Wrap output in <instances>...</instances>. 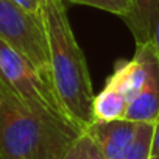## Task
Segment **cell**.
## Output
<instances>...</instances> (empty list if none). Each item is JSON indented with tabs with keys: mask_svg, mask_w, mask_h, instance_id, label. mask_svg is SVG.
Returning <instances> with one entry per match:
<instances>
[{
	"mask_svg": "<svg viewBox=\"0 0 159 159\" xmlns=\"http://www.w3.org/2000/svg\"><path fill=\"white\" fill-rule=\"evenodd\" d=\"M154 47V52L157 55L159 59V3H157V13H156V19H154V25H153V31H151V41H150Z\"/></svg>",
	"mask_w": 159,
	"mask_h": 159,
	"instance_id": "2e32d148",
	"label": "cell"
},
{
	"mask_svg": "<svg viewBox=\"0 0 159 159\" xmlns=\"http://www.w3.org/2000/svg\"><path fill=\"white\" fill-rule=\"evenodd\" d=\"M139 125L140 123L125 119L114 122H94L84 133L98 145L105 159H119L134 142Z\"/></svg>",
	"mask_w": 159,
	"mask_h": 159,
	"instance_id": "8992f818",
	"label": "cell"
},
{
	"mask_svg": "<svg viewBox=\"0 0 159 159\" xmlns=\"http://www.w3.org/2000/svg\"><path fill=\"white\" fill-rule=\"evenodd\" d=\"M159 157V116L154 122V129H153V142H151V151H150V159Z\"/></svg>",
	"mask_w": 159,
	"mask_h": 159,
	"instance_id": "9a60e30c",
	"label": "cell"
},
{
	"mask_svg": "<svg viewBox=\"0 0 159 159\" xmlns=\"http://www.w3.org/2000/svg\"><path fill=\"white\" fill-rule=\"evenodd\" d=\"M0 39L27 58L52 81L50 55L42 14L28 13L13 0H0Z\"/></svg>",
	"mask_w": 159,
	"mask_h": 159,
	"instance_id": "277c9868",
	"label": "cell"
},
{
	"mask_svg": "<svg viewBox=\"0 0 159 159\" xmlns=\"http://www.w3.org/2000/svg\"><path fill=\"white\" fill-rule=\"evenodd\" d=\"M147 76V69L142 55L136 50L134 56L129 61H119L116 64L114 73L108 78L106 86L119 91L128 103L140 92Z\"/></svg>",
	"mask_w": 159,
	"mask_h": 159,
	"instance_id": "52a82bcc",
	"label": "cell"
},
{
	"mask_svg": "<svg viewBox=\"0 0 159 159\" xmlns=\"http://www.w3.org/2000/svg\"><path fill=\"white\" fill-rule=\"evenodd\" d=\"M19 7H22L24 10H27L28 13L33 14H41V8H42V0H13Z\"/></svg>",
	"mask_w": 159,
	"mask_h": 159,
	"instance_id": "5bb4252c",
	"label": "cell"
},
{
	"mask_svg": "<svg viewBox=\"0 0 159 159\" xmlns=\"http://www.w3.org/2000/svg\"><path fill=\"white\" fill-rule=\"evenodd\" d=\"M62 2L92 7V8L116 14L122 19H125L131 11V0H62Z\"/></svg>",
	"mask_w": 159,
	"mask_h": 159,
	"instance_id": "8fae6325",
	"label": "cell"
},
{
	"mask_svg": "<svg viewBox=\"0 0 159 159\" xmlns=\"http://www.w3.org/2000/svg\"><path fill=\"white\" fill-rule=\"evenodd\" d=\"M128 108V100L114 88L105 86L95 97L92 103L94 122H114L125 119Z\"/></svg>",
	"mask_w": 159,
	"mask_h": 159,
	"instance_id": "9c48e42d",
	"label": "cell"
},
{
	"mask_svg": "<svg viewBox=\"0 0 159 159\" xmlns=\"http://www.w3.org/2000/svg\"><path fill=\"white\" fill-rule=\"evenodd\" d=\"M81 134L73 126L44 120L0 94V159H66Z\"/></svg>",
	"mask_w": 159,
	"mask_h": 159,
	"instance_id": "7a4b0ae2",
	"label": "cell"
},
{
	"mask_svg": "<svg viewBox=\"0 0 159 159\" xmlns=\"http://www.w3.org/2000/svg\"><path fill=\"white\" fill-rule=\"evenodd\" d=\"M0 94L10 97L27 111L44 120L76 128L64 112L53 83L27 58H24L2 39H0Z\"/></svg>",
	"mask_w": 159,
	"mask_h": 159,
	"instance_id": "3957f363",
	"label": "cell"
},
{
	"mask_svg": "<svg viewBox=\"0 0 159 159\" xmlns=\"http://www.w3.org/2000/svg\"><path fill=\"white\" fill-rule=\"evenodd\" d=\"M55 92L70 122L84 133L94 123V89L84 53L72 31L62 0H42L41 8Z\"/></svg>",
	"mask_w": 159,
	"mask_h": 159,
	"instance_id": "6da1fadb",
	"label": "cell"
},
{
	"mask_svg": "<svg viewBox=\"0 0 159 159\" xmlns=\"http://www.w3.org/2000/svg\"><path fill=\"white\" fill-rule=\"evenodd\" d=\"M142 55L147 76L140 92L128 103L125 120L136 123H154L159 116V59L151 42L136 44Z\"/></svg>",
	"mask_w": 159,
	"mask_h": 159,
	"instance_id": "5b68a950",
	"label": "cell"
},
{
	"mask_svg": "<svg viewBox=\"0 0 159 159\" xmlns=\"http://www.w3.org/2000/svg\"><path fill=\"white\" fill-rule=\"evenodd\" d=\"M66 159H84V142H83V134L69 150Z\"/></svg>",
	"mask_w": 159,
	"mask_h": 159,
	"instance_id": "4fadbf2b",
	"label": "cell"
},
{
	"mask_svg": "<svg viewBox=\"0 0 159 159\" xmlns=\"http://www.w3.org/2000/svg\"><path fill=\"white\" fill-rule=\"evenodd\" d=\"M157 3L159 0H131V11L123 20L131 30L136 44H145L151 41Z\"/></svg>",
	"mask_w": 159,
	"mask_h": 159,
	"instance_id": "ba28073f",
	"label": "cell"
},
{
	"mask_svg": "<svg viewBox=\"0 0 159 159\" xmlns=\"http://www.w3.org/2000/svg\"><path fill=\"white\" fill-rule=\"evenodd\" d=\"M83 142H84V159H105L98 145L86 133H83Z\"/></svg>",
	"mask_w": 159,
	"mask_h": 159,
	"instance_id": "7c38bea8",
	"label": "cell"
},
{
	"mask_svg": "<svg viewBox=\"0 0 159 159\" xmlns=\"http://www.w3.org/2000/svg\"><path fill=\"white\" fill-rule=\"evenodd\" d=\"M153 129H154V123H140L134 142L119 159H150Z\"/></svg>",
	"mask_w": 159,
	"mask_h": 159,
	"instance_id": "30bf717a",
	"label": "cell"
}]
</instances>
